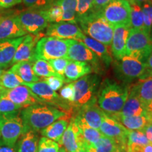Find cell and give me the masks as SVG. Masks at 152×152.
Returning a JSON list of instances; mask_svg holds the SVG:
<instances>
[{
  "label": "cell",
  "instance_id": "obj_56",
  "mask_svg": "<svg viewBox=\"0 0 152 152\" xmlns=\"http://www.w3.org/2000/svg\"><path fill=\"white\" fill-rule=\"evenodd\" d=\"M112 152H125V151H122V150H121L120 149H115L113 151H112Z\"/></svg>",
  "mask_w": 152,
  "mask_h": 152
},
{
  "label": "cell",
  "instance_id": "obj_39",
  "mask_svg": "<svg viewBox=\"0 0 152 152\" xmlns=\"http://www.w3.org/2000/svg\"><path fill=\"white\" fill-rule=\"evenodd\" d=\"M21 109L22 108L20 106L13 103L11 100L2 94L0 99V114L18 113L19 110Z\"/></svg>",
  "mask_w": 152,
  "mask_h": 152
},
{
  "label": "cell",
  "instance_id": "obj_13",
  "mask_svg": "<svg viewBox=\"0 0 152 152\" xmlns=\"http://www.w3.org/2000/svg\"><path fill=\"white\" fill-rule=\"evenodd\" d=\"M45 35L47 37L77 41H81L85 35L77 24L66 21L49 24Z\"/></svg>",
  "mask_w": 152,
  "mask_h": 152
},
{
  "label": "cell",
  "instance_id": "obj_17",
  "mask_svg": "<svg viewBox=\"0 0 152 152\" xmlns=\"http://www.w3.org/2000/svg\"><path fill=\"white\" fill-rule=\"evenodd\" d=\"M63 146L66 152H75L84 149L85 143L80 130L75 118L72 117L67 128L63 134L60 146Z\"/></svg>",
  "mask_w": 152,
  "mask_h": 152
},
{
  "label": "cell",
  "instance_id": "obj_33",
  "mask_svg": "<svg viewBox=\"0 0 152 152\" xmlns=\"http://www.w3.org/2000/svg\"><path fill=\"white\" fill-rule=\"evenodd\" d=\"M33 69L34 73L38 77H40L42 78H46V77H52V76L63 77L58 75L54 71V70L47 61L41 59V58H37L33 62ZM63 78H65V77H63Z\"/></svg>",
  "mask_w": 152,
  "mask_h": 152
},
{
  "label": "cell",
  "instance_id": "obj_50",
  "mask_svg": "<svg viewBox=\"0 0 152 152\" xmlns=\"http://www.w3.org/2000/svg\"><path fill=\"white\" fill-rule=\"evenodd\" d=\"M144 64L147 67V70H152V52L147 57Z\"/></svg>",
  "mask_w": 152,
  "mask_h": 152
},
{
  "label": "cell",
  "instance_id": "obj_61",
  "mask_svg": "<svg viewBox=\"0 0 152 152\" xmlns=\"http://www.w3.org/2000/svg\"><path fill=\"white\" fill-rule=\"evenodd\" d=\"M125 1H128V2H131V1H134V0H125Z\"/></svg>",
  "mask_w": 152,
  "mask_h": 152
},
{
  "label": "cell",
  "instance_id": "obj_46",
  "mask_svg": "<svg viewBox=\"0 0 152 152\" xmlns=\"http://www.w3.org/2000/svg\"><path fill=\"white\" fill-rule=\"evenodd\" d=\"M111 0H94L91 11H102L103 9L109 4Z\"/></svg>",
  "mask_w": 152,
  "mask_h": 152
},
{
  "label": "cell",
  "instance_id": "obj_62",
  "mask_svg": "<svg viewBox=\"0 0 152 152\" xmlns=\"http://www.w3.org/2000/svg\"><path fill=\"white\" fill-rule=\"evenodd\" d=\"M0 137H1V133H0Z\"/></svg>",
  "mask_w": 152,
  "mask_h": 152
},
{
  "label": "cell",
  "instance_id": "obj_15",
  "mask_svg": "<svg viewBox=\"0 0 152 152\" xmlns=\"http://www.w3.org/2000/svg\"><path fill=\"white\" fill-rule=\"evenodd\" d=\"M2 94L22 109L37 104H46L25 85H20L11 90H4Z\"/></svg>",
  "mask_w": 152,
  "mask_h": 152
},
{
  "label": "cell",
  "instance_id": "obj_36",
  "mask_svg": "<svg viewBox=\"0 0 152 152\" xmlns=\"http://www.w3.org/2000/svg\"><path fill=\"white\" fill-rule=\"evenodd\" d=\"M23 85V82L18 75L10 70L4 72L0 78V87L5 90H11L15 87Z\"/></svg>",
  "mask_w": 152,
  "mask_h": 152
},
{
  "label": "cell",
  "instance_id": "obj_52",
  "mask_svg": "<svg viewBox=\"0 0 152 152\" xmlns=\"http://www.w3.org/2000/svg\"><path fill=\"white\" fill-rule=\"evenodd\" d=\"M151 76H152V70H147V71H146L145 73H144V74L143 75H142V77L140 79L147 78V77H151Z\"/></svg>",
  "mask_w": 152,
  "mask_h": 152
},
{
  "label": "cell",
  "instance_id": "obj_7",
  "mask_svg": "<svg viewBox=\"0 0 152 152\" xmlns=\"http://www.w3.org/2000/svg\"><path fill=\"white\" fill-rule=\"evenodd\" d=\"M18 113L0 114V133L1 140L9 146H16L23 134L26 132L23 121Z\"/></svg>",
  "mask_w": 152,
  "mask_h": 152
},
{
  "label": "cell",
  "instance_id": "obj_28",
  "mask_svg": "<svg viewBox=\"0 0 152 152\" xmlns=\"http://www.w3.org/2000/svg\"><path fill=\"white\" fill-rule=\"evenodd\" d=\"M20 77L23 83H33L39 80L33 69V62L20 61L12 65L10 69Z\"/></svg>",
  "mask_w": 152,
  "mask_h": 152
},
{
  "label": "cell",
  "instance_id": "obj_2",
  "mask_svg": "<svg viewBox=\"0 0 152 152\" xmlns=\"http://www.w3.org/2000/svg\"><path fill=\"white\" fill-rule=\"evenodd\" d=\"M129 87L113 80L106 78L101 83L96 94V102L107 115L119 113L128 99Z\"/></svg>",
  "mask_w": 152,
  "mask_h": 152
},
{
  "label": "cell",
  "instance_id": "obj_48",
  "mask_svg": "<svg viewBox=\"0 0 152 152\" xmlns=\"http://www.w3.org/2000/svg\"><path fill=\"white\" fill-rule=\"evenodd\" d=\"M141 130L144 133L145 136L147 137L149 143L152 144V122L148 123L145 125V127Z\"/></svg>",
  "mask_w": 152,
  "mask_h": 152
},
{
  "label": "cell",
  "instance_id": "obj_54",
  "mask_svg": "<svg viewBox=\"0 0 152 152\" xmlns=\"http://www.w3.org/2000/svg\"><path fill=\"white\" fill-rule=\"evenodd\" d=\"M148 115H149V118L150 122H152V111L149 112V113H148Z\"/></svg>",
  "mask_w": 152,
  "mask_h": 152
},
{
  "label": "cell",
  "instance_id": "obj_16",
  "mask_svg": "<svg viewBox=\"0 0 152 152\" xmlns=\"http://www.w3.org/2000/svg\"><path fill=\"white\" fill-rule=\"evenodd\" d=\"M105 116L106 113L98 106L96 97H95L82 106L75 117L87 123L89 126L99 130Z\"/></svg>",
  "mask_w": 152,
  "mask_h": 152
},
{
  "label": "cell",
  "instance_id": "obj_9",
  "mask_svg": "<svg viewBox=\"0 0 152 152\" xmlns=\"http://www.w3.org/2000/svg\"><path fill=\"white\" fill-rule=\"evenodd\" d=\"M21 27L27 33L38 35L49 26L42 9H30L16 14Z\"/></svg>",
  "mask_w": 152,
  "mask_h": 152
},
{
  "label": "cell",
  "instance_id": "obj_1",
  "mask_svg": "<svg viewBox=\"0 0 152 152\" xmlns=\"http://www.w3.org/2000/svg\"><path fill=\"white\" fill-rule=\"evenodd\" d=\"M68 113L53 106L37 104L24 108L20 111L26 131L39 132L63 117L71 116Z\"/></svg>",
  "mask_w": 152,
  "mask_h": 152
},
{
  "label": "cell",
  "instance_id": "obj_10",
  "mask_svg": "<svg viewBox=\"0 0 152 152\" xmlns=\"http://www.w3.org/2000/svg\"><path fill=\"white\" fill-rule=\"evenodd\" d=\"M102 14L112 26H131L130 5L125 0H111L103 9Z\"/></svg>",
  "mask_w": 152,
  "mask_h": 152
},
{
  "label": "cell",
  "instance_id": "obj_32",
  "mask_svg": "<svg viewBox=\"0 0 152 152\" xmlns=\"http://www.w3.org/2000/svg\"><path fill=\"white\" fill-rule=\"evenodd\" d=\"M63 10V21L77 24V0H56Z\"/></svg>",
  "mask_w": 152,
  "mask_h": 152
},
{
  "label": "cell",
  "instance_id": "obj_20",
  "mask_svg": "<svg viewBox=\"0 0 152 152\" xmlns=\"http://www.w3.org/2000/svg\"><path fill=\"white\" fill-rule=\"evenodd\" d=\"M131 26L119 25L114 26L113 35L111 42V52L116 60L125 56L126 43Z\"/></svg>",
  "mask_w": 152,
  "mask_h": 152
},
{
  "label": "cell",
  "instance_id": "obj_55",
  "mask_svg": "<svg viewBox=\"0 0 152 152\" xmlns=\"http://www.w3.org/2000/svg\"><path fill=\"white\" fill-rule=\"evenodd\" d=\"M4 90V89L2 88V87H0V99H1V96H2V94H3Z\"/></svg>",
  "mask_w": 152,
  "mask_h": 152
},
{
  "label": "cell",
  "instance_id": "obj_29",
  "mask_svg": "<svg viewBox=\"0 0 152 152\" xmlns=\"http://www.w3.org/2000/svg\"><path fill=\"white\" fill-rule=\"evenodd\" d=\"M19 139L16 147L17 152H37L39 138L35 132L28 131Z\"/></svg>",
  "mask_w": 152,
  "mask_h": 152
},
{
  "label": "cell",
  "instance_id": "obj_11",
  "mask_svg": "<svg viewBox=\"0 0 152 152\" xmlns=\"http://www.w3.org/2000/svg\"><path fill=\"white\" fill-rule=\"evenodd\" d=\"M23 85L28 87L45 104L58 106L62 111L72 113V110L70 109L71 104L62 99L59 95L52 90L45 81H38L33 83H23Z\"/></svg>",
  "mask_w": 152,
  "mask_h": 152
},
{
  "label": "cell",
  "instance_id": "obj_19",
  "mask_svg": "<svg viewBox=\"0 0 152 152\" xmlns=\"http://www.w3.org/2000/svg\"><path fill=\"white\" fill-rule=\"evenodd\" d=\"M15 15L0 16V40L14 39L26 35Z\"/></svg>",
  "mask_w": 152,
  "mask_h": 152
},
{
  "label": "cell",
  "instance_id": "obj_40",
  "mask_svg": "<svg viewBox=\"0 0 152 152\" xmlns=\"http://www.w3.org/2000/svg\"><path fill=\"white\" fill-rule=\"evenodd\" d=\"M141 7L144 16V30L150 35L152 27V4H143Z\"/></svg>",
  "mask_w": 152,
  "mask_h": 152
},
{
  "label": "cell",
  "instance_id": "obj_23",
  "mask_svg": "<svg viewBox=\"0 0 152 152\" xmlns=\"http://www.w3.org/2000/svg\"><path fill=\"white\" fill-rule=\"evenodd\" d=\"M117 113L121 116L131 117L146 115L148 114V112L137 96L134 93L129 91L126 102H125L121 111Z\"/></svg>",
  "mask_w": 152,
  "mask_h": 152
},
{
  "label": "cell",
  "instance_id": "obj_6",
  "mask_svg": "<svg viewBox=\"0 0 152 152\" xmlns=\"http://www.w3.org/2000/svg\"><path fill=\"white\" fill-rule=\"evenodd\" d=\"M147 71L145 64L133 57L125 56L113 63L115 77L123 84H128L137 78H141Z\"/></svg>",
  "mask_w": 152,
  "mask_h": 152
},
{
  "label": "cell",
  "instance_id": "obj_49",
  "mask_svg": "<svg viewBox=\"0 0 152 152\" xmlns=\"http://www.w3.org/2000/svg\"><path fill=\"white\" fill-rule=\"evenodd\" d=\"M0 152H17L16 146H9L6 144L2 140H0Z\"/></svg>",
  "mask_w": 152,
  "mask_h": 152
},
{
  "label": "cell",
  "instance_id": "obj_45",
  "mask_svg": "<svg viewBox=\"0 0 152 152\" xmlns=\"http://www.w3.org/2000/svg\"><path fill=\"white\" fill-rule=\"evenodd\" d=\"M54 0H22L23 4L30 9H43Z\"/></svg>",
  "mask_w": 152,
  "mask_h": 152
},
{
  "label": "cell",
  "instance_id": "obj_31",
  "mask_svg": "<svg viewBox=\"0 0 152 152\" xmlns=\"http://www.w3.org/2000/svg\"><path fill=\"white\" fill-rule=\"evenodd\" d=\"M115 149H118L115 142L104 136L95 143L86 146L84 149L86 152H112Z\"/></svg>",
  "mask_w": 152,
  "mask_h": 152
},
{
  "label": "cell",
  "instance_id": "obj_37",
  "mask_svg": "<svg viewBox=\"0 0 152 152\" xmlns=\"http://www.w3.org/2000/svg\"><path fill=\"white\" fill-rule=\"evenodd\" d=\"M149 144V140L142 130H129L127 148L143 147Z\"/></svg>",
  "mask_w": 152,
  "mask_h": 152
},
{
  "label": "cell",
  "instance_id": "obj_34",
  "mask_svg": "<svg viewBox=\"0 0 152 152\" xmlns=\"http://www.w3.org/2000/svg\"><path fill=\"white\" fill-rule=\"evenodd\" d=\"M41 9L44 11L49 23H56L63 21V10L61 7L56 0H54L50 4Z\"/></svg>",
  "mask_w": 152,
  "mask_h": 152
},
{
  "label": "cell",
  "instance_id": "obj_53",
  "mask_svg": "<svg viewBox=\"0 0 152 152\" xmlns=\"http://www.w3.org/2000/svg\"><path fill=\"white\" fill-rule=\"evenodd\" d=\"M4 71H5V69H4L3 68H1V66H0V78H1V75H2V74Z\"/></svg>",
  "mask_w": 152,
  "mask_h": 152
},
{
  "label": "cell",
  "instance_id": "obj_57",
  "mask_svg": "<svg viewBox=\"0 0 152 152\" xmlns=\"http://www.w3.org/2000/svg\"><path fill=\"white\" fill-rule=\"evenodd\" d=\"M75 152H86V151H85V150L84 149H80L77 150V151H76Z\"/></svg>",
  "mask_w": 152,
  "mask_h": 152
},
{
  "label": "cell",
  "instance_id": "obj_44",
  "mask_svg": "<svg viewBox=\"0 0 152 152\" xmlns=\"http://www.w3.org/2000/svg\"><path fill=\"white\" fill-rule=\"evenodd\" d=\"M44 81L49 85V87L54 90V92L60 90L63 87L64 83H66L65 78L61 77H56V76H52V77H46L44 78Z\"/></svg>",
  "mask_w": 152,
  "mask_h": 152
},
{
  "label": "cell",
  "instance_id": "obj_21",
  "mask_svg": "<svg viewBox=\"0 0 152 152\" xmlns=\"http://www.w3.org/2000/svg\"><path fill=\"white\" fill-rule=\"evenodd\" d=\"M143 104L147 112L152 105V76L144 79H140L137 83L129 88Z\"/></svg>",
  "mask_w": 152,
  "mask_h": 152
},
{
  "label": "cell",
  "instance_id": "obj_47",
  "mask_svg": "<svg viewBox=\"0 0 152 152\" xmlns=\"http://www.w3.org/2000/svg\"><path fill=\"white\" fill-rule=\"evenodd\" d=\"M21 2L22 0H0V8L9 9Z\"/></svg>",
  "mask_w": 152,
  "mask_h": 152
},
{
  "label": "cell",
  "instance_id": "obj_30",
  "mask_svg": "<svg viewBox=\"0 0 152 152\" xmlns=\"http://www.w3.org/2000/svg\"><path fill=\"white\" fill-rule=\"evenodd\" d=\"M75 118L76 122L78 125L80 130L81 135L83 137V141H84L85 143V147L87 145L95 143L99 139L102 138V137H104L103 134L101 133L99 130H96V129H94L92 128V127L89 126L87 123L83 122V121L78 119L77 118Z\"/></svg>",
  "mask_w": 152,
  "mask_h": 152
},
{
  "label": "cell",
  "instance_id": "obj_38",
  "mask_svg": "<svg viewBox=\"0 0 152 152\" xmlns=\"http://www.w3.org/2000/svg\"><path fill=\"white\" fill-rule=\"evenodd\" d=\"M61 146L50 139L42 137L38 142L37 152H59Z\"/></svg>",
  "mask_w": 152,
  "mask_h": 152
},
{
  "label": "cell",
  "instance_id": "obj_14",
  "mask_svg": "<svg viewBox=\"0 0 152 152\" xmlns=\"http://www.w3.org/2000/svg\"><path fill=\"white\" fill-rule=\"evenodd\" d=\"M66 58L71 61L86 62L93 66L96 69L100 67L99 57L85 45L83 42L72 39L68 49Z\"/></svg>",
  "mask_w": 152,
  "mask_h": 152
},
{
  "label": "cell",
  "instance_id": "obj_26",
  "mask_svg": "<svg viewBox=\"0 0 152 152\" xmlns=\"http://www.w3.org/2000/svg\"><path fill=\"white\" fill-rule=\"evenodd\" d=\"M80 42H83L89 49H91L104 63L106 67H109L111 66L113 62V58L108 51V49L106 48V46L92 38L86 37L85 35L83 36Z\"/></svg>",
  "mask_w": 152,
  "mask_h": 152
},
{
  "label": "cell",
  "instance_id": "obj_4",
  "mask_svg": "<svg viewBox=\"0 0 152 152\" xmlns=\"http://www.w3.org/2000/svg\"><path fill=\"white\" fill-rule=\"evenodd\" d=\"M152 52V41L144 30L130 28L126 43L125 56L133 57L144 63Z\"/></svg>",
  "mask_w": 152,
  "mask_h": 152
},
{
  "label": "cell",
  "instance_id": "obj_25",
  "mask_svg": "<svg viewBox=\"0 0 152 152\" xmlns=\"http://www.w3.org/2000/svg\"><path fill=\"white\" fill-rule=\"evenodd\" d=\"M92 72L90 64L82 61H71L66 66L64 71L66 83H72Z\"/></svg>",
  "mask_w": 152,
  "mask_h": 152
},
{
  "label": "cell",
  "instance_id": "obj_24",
  "mask_svg": "<svg viewBox=\"0 0 152 152\" xmlns=\"http://www.w3.org/2000/svg\"><path fill=\"white\" fill-rule=\"evenodd\" d=\"M71 119V116H66L57 120L41 130L42 135L57 142L60 145L63 134L67 128Z\"/></svg>",
  "mask_w": 152,
  "mask_h": 152
},
{
  "label": "cell",
  "instance_id": "obj_3",
  "mask_svg": "<svg viewBox=\"0 0 152 152\" xmlns=\"http://www.w3.org/2000/svg\"><path fill=\"white\" fill-rule=\"evenodd\" d=\"M81 30L90 37L108 47L111 45L114 26L107 21L102 11H90L77 18Z\"/></svg>",
  "mask_w": 152,
  "mask_h": 152
},
{
  "label": "cell",
  "instance_id": "obj_41",
  "mask_svg": "<svg viewBox=\"0 0 152 152\" xmlns=\"http://www.w3.org/2000/svg\"><path fill=\"white\" fill-rule=\"evenodd\" d=\"M71 61L68 59L67 58H55V59L48 61L49 64L54 70V71L58 75L61 76L63 77H64V71H65L66 66Z\"/></svg>",
  "mask_w": 152,
  "mask_h": 152
},
{
  "label": "cell",
  "instance_id": "obj_51",
  "mask_svg": "<svg viewBox=\"0 0 152 152\" xmlns=\"http://www.w3.org/2000/svg\"><path fill=\"white\" fill-rule=\"evenodd\" d=\"M134 1L140 6H141L145 3L152 4V0H134Z\"/></svg>",
  "mask_w": 152,
  "mask_h": 152
},
{
  "label": "cell",
  "instance_id": "obj_27",
  "mask_svg": "<svg viewBox=\"0 0 152 152\" xmlns=\"http://www.w3.org/2000/svg\"><path fill=\"white\" fill-rule=\"evenodd\" d=\"M149 113V112H148ZM112 118L122 124L128 130H141L148 123L150 122L149 115H140V116L124 117L119 114L115 113L112 115H108Z\"/></svg>",
  "mask_w": 152,
  "mask_h": 152
},
{
  "label": "cell",
  "instance_id": "obj_12",
  "mask_svg": "<svg viewBox=\"0 0 152 152\" xmlns=\"http://www.w3.org/2000/svg\"><path fill=\"white\" fill-rule=\"evenodd\" d=\"M99 130L104 136L114 140L118 149L127 152L129 130L125 128L122 124L109 116L106 113V116Z\"/></svg>",
  "mask_w": 152,
  "mask_h": 152
},
{
  "label": "cell",
  "instance_id": "obj_63",
  "mask_svg": "<svg viewBox=\"0 0 152 152\" xmlns=\"http://www.w3.org/2000/svg\"><path fill=\"white\" fill-rule=\"evenodd\" d=\"M59 152H61V149H60V150H59Z\"/></svg>",
  "mask_w": 152,
  "mask_h": 152
},
{
  "label": "cell",
  "instance_id": "obj_42",
  "mask_svg": "<svg viewBox=\"0 0 152 152\" xmlns=\"http://www.w3.org/2000/svg\"><path fill=\"white\" fill-rule=\"evenodd\" d=\"M60 96L67 103L73 105L74 96H75V90L73 83H68L61 90Z\"/></svg>",
  "mask_w": 152,
  "mask_h": 152
},
{
  "label": "cell",
  "instance_id": "obj_58",
  "mask_svg": "<svg viewBox=\"0 0 152 152\" xmlns=\"http://www.w3.org/2000/svg\"><path fill=\"white\" fill-rule=\"evenodd\" d=\"M150 37H151V41H152V27H151V32H150Z\"/></svg>",
  "mask_w": 152,
  "mask_h": 152
},
{
  "label": "cell",
  "instance_id": "obj_22",
  "mask_svg": "<svg viewBox=\"0 0 152 152\" xmlns=\"http://www.w3.org/2000/svg\"><path fill=\"white\" fill-rule=\"evenodd\" d=\"M23 37L0 40V66L4 69L12 66L15 53Z\"/></svg>",
  "mask_w": 152,
  "mask_h": 152
},
{
  "label": "cell",
  "instance_id": "obj_5",
  "mask_svg": "<svg viewBox=\"0 0 152 152\" xmlns=\"http://www.w3.org/2000/svg\"><path fill=\"white\" fill-rule=\"evenodd\" d=\"M72 39H61L51 37H43L35 47V58L49 61L66 58L68 49Z\"/></svg>",
  "mask_w": 152,
  "mask_h": 152
},
{
  "label": "cell",
  "instance_id": "obj_8",
  "mask_svg": "<svg viewBox=\"0 0 152 152\" xmlns=\"http://www.w3.org/2000/svg\"><path fill=\"white\" fill-rule=\"evenodd\" d=\"M101 83V77L96 74L87 75L73 83L75 96L73 106L85 105L96 97Z\"/></svg>",
  "mask_w": 152,
  "mask_h": 152
},
{
  "label": "cell",
  "instance_id": "obj_60",
  "mask_svg": "<svg viewBox=\"0 0 152 152\" xmlns=\"http://www.w3.org/2000/svg\"><path fill=\"white\" fill-rule=\"evenodd\" d=\"M152 111V105L151 106V107H150V109L149 110V112H151Z\"/></svg>",
  "mask_w": 152,
  "mask_h": 152
},
{
  "label": "cell",
  "instance_id": "obj_18",
  "mask_svg": "<svg viewBox=\"0 0 152 152\" xmlns=\"http://www.w3.org/2000/svg\"><path fill=\"white\" fill-rule=\"evenodd\" d=\"M43 37L44 35L41 33L38 35L28 34L25 35L15 53L14 59L12 61V65L20 61L33 62L35 61L36 45L39 39Z\"/></svg>",
  "mask_w": 152,
  "mask_h": 152
},
{
  "label": "cell",
  "instance_id": "obj_35",
  "mask_svg": "<svg viewBox=\"0 0 152 152\" xmlns=\"http://www.w3.org/2000/svg\"><path fill=\"white\" fill-rule=\"evenodd\" d=\"M130 5L131 28L144 30V16L141 6L134 1L129 2Z\"/></svg>",
  "mask_w": 152,
  "mask_h": 152
},
{
  "label": "cell",
  "instance_id": "obj_59",
  "mask_svg": "<svg viewBox=\"0 0 152 152\" xmlns=\"http://www.w3.org/2000/svg\"><path fill=\"white\" fill-rule=\"evenodd\" d=\"M61 152H66V150L64 149V148H61Z\"/></svg>",
  "mask_w": 152,
  "mask_h": 152
},
{
  "label": "cell",
  "instance_id": "obj_43",
  "mask_svg": "<svg viewBox=\"0 0 152 152\" xmlns=\"http://www.w3.org/2000/svg\"><path fill=\"white\" fill-rule=\"evenodd\" d=\"M94 0H77V18L88 14L92 9Z\"/></svg>",
  "mask_w": 152,
  "mask_h": 152
}]
</instances>
